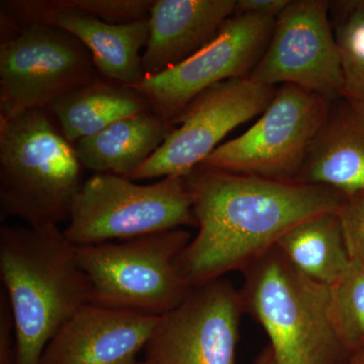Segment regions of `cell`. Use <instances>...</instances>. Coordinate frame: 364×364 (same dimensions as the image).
<instances>
[{
  "mask_svg": "<svg viewBox=\"0 0 364 364\" xmlns=\"http://www.w3.org/2000/svg\"><path fill=\"white\" fill-rule=\"evenodd\" d=\"M0 364H18L13 314L2 289L0 291Z\"/></svg>",
  "mask_w": 364,
  "mask_h": 364,
  "instance_id": "obj_24",
  "label": "cell"
},
{
  "mask_svg": "<svg viewBox=\"0 0 364 364\" xmlns=\"http://www.w3.org/2000/svg\"><path fill=\"white\" fill-rule=\"evenodd\" d=\"M249 77L260 85H293L329 100L343 95L338 47L326 0H291L275 20L264 54Z\"/></svg>",
  "mask_w": 364,
  "mask_h": 364,
  "instance_id": "obj_11",
  "label": "cell"
},
{
  "mask_svg": "<svg viewBox=\"0 0 364 364\" xmlns=\"http://www.w3.org/2000/svg\"><path fill=\"white\" fill-rule=\"evenodd\" d=\"M291 0H236L235 14H258L277 18Z\"/></svg>",
  "mask_w": 364,
  "mask_h": 364,
  "instance_id": "obj_25",
  "label": "cell"
},
{
  "mask_svg": "<svg viewBox=\"0 0 364 364\" xmlns=\"http://www.w3.org/2000/svg\"><path fill=\"white\" fill-rule=\"evenodd\" d=\"M255 364H277L269 346L261 352L259 356L256 359Z\"/></svg>",
  "mask_w": 364,
  "mask_h": 364,
  "instance_id": "obj_26",
  "label": "cell"
},
{
  "mask_svg": "<svg viewBox=\"0 0 364 364\" xmlns=\"http://www.w3.org/2000/svg\"><path fill=\"white\" fill-rule=\"evenodd\" d=\"M100 75L87 48L47 23L21 28L0 44V119L47 105Z\"/></svg>",
  "mask_w": 364,
  "mask_h": 364,
  "instance_id": "obj_8",
  "label": "cell"
},
{
  "mask_svg": "<svg viewBox=\"0 0 364 364\" xmlns=\"http://www.w3.org/2000/svg\"><path fill=\"white\" fill-rule=\"evenodd\" d=\"M0 277L13 314L18 364H39L60 328L92 299L75 246L55 225L2 224Z\"/></svg>",
  "mask_w": 364,
  "mask_h": 364,
  "instance_id": "obj_2",
  "label": "cell"
},
{
  "mask_svg": "<svg viewBox=\"0 0 364 364\" xmlns=\"http://www.w3.org/2000/svg\"><path fill=\"white\" fill-rule=\"evenodd\" d=\"M345 364H364V348L350 354Z\"/></svg>",
  "mask_w": 364,
  "mask_h": 364,
  "instance_id": "obj_27",
  "label": "cell"
},
{
  "mask_svg": "<svg viewBox=\"0 0 364 364\" xmlns=\"http://www.w3.org/2000/svg\"><path fill=\"white\" fill-rule=\"evenodd\" d=\"M331 102L293 85L277 87L260 119L200 165L230 173L296 181Z\"/></svg>",
  "mask_w": 364,
  "mask_h": 364,
  "instance_id": "obj_7",
  "label": "cell"
},
{
  "mask_svg": "<svg viewBox=\"0 0 364 364\" xmlns=\"http://www.w3.org/2000/svg\"><path fill=\"white\" fill-rule=\"evenodd\" d=\"M277 18L235 14L214 39L195 54L131 86L150 111L173 126L196 97L218 83L248 77L264 54Z\"/></svg>",
  "mask_w": 364,
  "mask_h": 364,
  "instance_id": "obj_9",
  "label": "cell"
},
{
  "mask_svg": "<svg viewBox=\"0 0 364 364\" xmlns=\"http://www.w3.org/2000/svg\"><path fill=\"white\" fill-rule=\"evenodd\" d=\"M277 247L299 272L328 287L338 284L350 265L337 212L299 223L279 239Z\"/></svg>",
  "mask_w": 364,
  "mask_h": 364,
  "instance_id": "obj_19",
  "label": "cell"
},
{
  "mask_svg": "<svg viewBox=\"0 0 364 364\" xmlns=\"http://www.w3.org/2000/svg\"><path fill=\"white\" fill-rule=\"evenodd\" d=\"M191 240V235L181 228L75 246L78 265L92 289L91 303L152 317L173 310L193 289L178 267Z\"/></svg>",
  "mask_w": 364,
  "mask_h": 364,
  "instance_id": "obj_5",
  "label": "cell"
},
{
  "mask_svg": "<svg viewBox=\"0 0 364 364\" xmlns=\"http://www.w3.org/2000/svg\"><path fill=\"white\" fill-rule=\"evenodd\" d=\"M245 273L244 311L262 326L277 364H345L332 317L331 287L294 267L275 246Z\"/></svg>",
  "mask_w": 364,
  "mask_h": 364,
  "instance_id": "obj_4",
  "label": "cell"
},
{
  "mask_svg": "<svg viewBox=\"0 0 364 364\" xmlns=\"http://www.w3.org/2000/svg\"><path fill=\"white\" fill-rule=\"evenodd\" d=\"M184 179L198 232L179 256L178 267L193 287L234 270L244 272L291 228L315 215L337 212L345 200L327 186L202 166Z\"/></svg>",
  "mask_w": 364,
  "mask_h": 364,
  "instance_id": "obj_1",
  "label": "cell"
},
{
  "mask_svg": "<svg viewBox=\"0 0 364 364\" xmlns=\"http://www.w3.org/2000/svg\"><path fill=\"white\" fill-rule=\"evenodd\" d=\"M174 127L151 111L124 117L75 145L83 168L129 177L147 161Z\"/></svg>",
  "mask_w": 364,
  "mask_h": 364,
  "instance_id": "obj_17",
  "label": "cell"
},
{
  "mask_svg": "<svg viewBox=\"0 0 364 364\" xmlns=\"http://www.w3.org/2000/svg\"><path fill=\"white\" fill-rule=\"evenodd\" d=\"M235 11L236 0H154L143 53L145 77L178 65L202 49Z\"/></svg>",
  "mask_w": 364,
  "mask_h": 364,
  "instance_id": "obj_15",
  "label": "cell"
},
{
  "mask_svg": "<svg viewBox=\"0 0 364 364\" xmlns=\"http://www.w3.org/2000/svg\"><path fill=\"white\" fill-rule=\"evenodd\" d=\"M46 109L73 144L124 117L150 111L147 102L133 87L100 75L57 97Z\"/></svg>",
  "mask_w": 364,
  "mask_h": 364,
  "instance_id": "obj_18",
  "label": "cell"
},
{
  "mask_svg": "<svg viewBox=\"0 0 364 364\" xmlns=\"http://www.w3.org/2000/svg\"><path fill=\"white\" fill-rule=\"evenodd\" d=\"M62 6L114 25L149 20L153 0H60Z\"/></svg>",
  "mask_w": 364,
  "mask_h": 364,
  "instance_id": "obj_22",
  "label": "cell"
},
{
  "mask_svg": "<svg viewBox=\"0 0 364 364\" xmlns=\"http://www.w3.org/2000/svg\"><path fill=\"white\" fill-rule=\"evenodd\" d=\"M158 318L87 304L60 328L39 364H136Z\"/></svg>",
  "mask_w": 364,
  "mask_h": 364,
  "instance_id": "obj_14",
  "label": "cell"
},
{
  "mask_svg": "<svg viewBox=\"0 0 364 364\" xmlns=\"http://www.w3.org/2000/svg\"><path fill=\"white\" fill-rule=\"evenodd\" d=\"M332 317L349 354L364 348V260L350 258L338 284L331 287Z\"/></svg>",
  "mask_w": 364,
  "mask_h": 364,
  "instance_id": "obj_21",
  "label": "cell"
},
{
  "mask_svg": "<svg viewBox=\"0 0 364 364\" xmlns=\"http://www.w3.org/2000/svg\"><path fill=\"white\" fill-rule=\"evenodd\" d=\"M337 215L349 256L364 260V191L345 196Z\"/></svg>",
  "mask_w": 364,
  "mask_h": 364,
  "instance_id": "obj_23",
  "label": "cell"
},
{
  "mask_svg": "<svg viewBox=\"0 0 364 364\" xmlns=\"http://www.w3.org/2000/svg\"><path fill=\"white\" fill-rule=\"evenodd\" d=\"M277 87L250 77L218 83L196 97L174 121L164 142L136 171L131 181L186 177L237 127L262 114Z\"/></svg>",
  "mask_w": 364,
  "mask_h": 364,
  "instance_id": "obj_10",
  "label": "cell"
},
{
  "mask_svg": "<svg viewBox=\"0 0 364 364\" xmlns=\"http://www.w3.org/2000/svg\"><path fill=\"white\" fill-rule=\"evenodd\" d=\"M196 226L184 177L140 184L124 176L95 173L83 182L64 230L72 245L128 240Z\"/></svg>",
  "mask_w": 364,
  "mask_h": 364,
  "instance_id": "obj_6",
  "label": "cell"
},
{
  "mask_svg": "<svg viewBox=\"0 0 364 364\" xmlns=\"http://www.w3.org/2000/svg\"><path fill=\"white\" fill-rule=\"evenodd\" d=\"M83 166L46 109L0 119V220L31 227L68 222Z\"/></svg>",
  "mask_w": 364,
  "mask_h": 364,
  "instance_id": "obj_3",
  "label": "cell"
},
{
  "mask_svg": "<svg viewBox=\"0 0 364 364\" xmlns=\"http://www.w3.org/2000/svg\"><path fill=\"white\" fill-rule=\"evenodd\" d=\"M244 311L240 291L219 279L193 287L158 318L145 349L148 364H235Z\"/></svg>",
  "mask_w": 364,
  "mask_h": 364,
  "instance_id": "obj_12",
  "label": "cell"
},
{
  "mask_svg": "<svg viewBox=\"0 0 364 364\" xmlns=\"http://www.w3.org/2000/svg\"><path fill=\"white\" fill-rule=\"evenodd\" d=\"M1 18L16 30L43 23L66 31L87 48L100 75L114 82L133 86L145 77L141 51L149 40V20L114 25L60 0L1 1Z\"/></svg>",
  "mask_w": 364,
  "mask_h": 364,
  "instance_id": "obj_13",
  "label": "cell"
},
{
  "mask_svg": "<svg viewBox=\"0 0 364 364\" xmlns=\"http://www.w3.org/2000/svg\"><path fill=\"white\" fill-rule=\"evenodd\" d=\"M136 364H148V363H146V361H145V360H144V361H139V363H136Z\"/></svg>",
  "mask_w": 364,
  "mask_h": 364,
  "instance_id": "obj_28",
  "label": "cell"
},
{
  "mask_svg": "<svg viewBox=\"0 0 364 364\" xmlns=\"http://www.w3.org/2000/svg\"><path fill=\"white\" fill-rule=\"evenodd\" d=\"M344 87L342 97L364 105V0L330 2Z\"/></svg>",
  "mask_w": 364,
  "mask_h": 364,
  "instance_id": "obj_20",
  "label": "cell"
},
{
  "mask_svg": "<svg viewBox=\"0 0 364 364\" xmlns=\"http://www.w3.org/2000/svg\"><path fill=\"white\" fill-rule=\"evenodd\" d=\"M296 181L345 196L364 191V105L345 97L331 102Z\"/></svg>",
  "mask_w": 364,
  "mask_h": 364,
  "instance_id": "obj_16",
  "label": "cell"
}]
</instances>
